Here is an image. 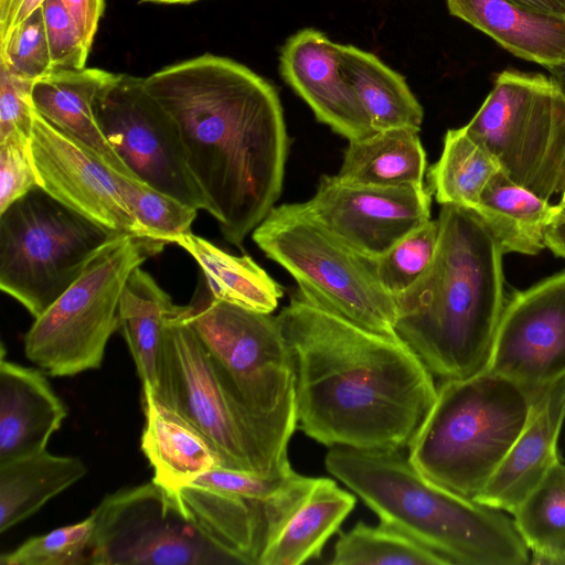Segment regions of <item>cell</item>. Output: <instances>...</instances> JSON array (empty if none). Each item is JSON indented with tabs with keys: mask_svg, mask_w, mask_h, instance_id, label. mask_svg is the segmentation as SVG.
Returning <instances> with one entry per match:
<instances>
[{
	"mask_svg": "<svg viewBox=\"0 0 565 565\" xmlns=\"http://www.w3.org/2000/svg\"><path fill=\"white\" fill-rule=\"evenodd\" d=\"M175 122L188 168L227 242L241 247L280 196L288 136L276 89L210 53L143 78Z\"/></svg>",
	"mask_w": 565,
	"mask_h": 565,
	"instance_id": "1",
	"label": "cell"
},
{
	"mask_svg": "<svg viewBox=\"0 0 565 565\" xmlns=\"http://www.w3.org/2000/svg\"><path fill=\"white\" fill-rule=\"evenodd\" d=\"M277 320L292 356L300 430L328 447H408L437 388L404 341L361 328L298 292Z\"/></svg>",
	"mask_w": 565,
	"mask_h": 565,
	"instance_id": "2",
	"label": "cell"
},
{
	"mask_svg": "<svg viewBox=\"0 0 565 565\" xmlns=\"http://www.w3.org/2000/svg\"><path fill=\"white\" fill-rule=\"evenodd\" d=\"M434 260L395 296V333L433 375L462 380L484 371L508 300L503 250L471 209L441 205Z\"/></svg>",
	"mask_w": 565,
	"mask_h": 565,
	"instance_id": "3",
	"label": "cell"
},
{
	"mask_svg": "<svg viewBox=\"0 0 565 565\" xmlns=\"http://www.w3.org/2000/svg\"><path fill=\"white\" fill-rule=\"evenodd\" d=\"M327 470L385 523L460 565H526L529 548L501 510L426 479L396 450L330 447Z\"/></svg>",
	"mask_w": 565,
	"mask_h": 565,
	"instance_id": "4",
	"label": "cell"
},
{
	"mask_svg": "<svg viewBox=\"0 0 565 565\" xmlns=\"http://www.w3.org/2000/svg\"><path fill=\"white\" fill-rule=\"evenodd\" d=\"M181 312L163 331L151 390L156 397L206 438L221 467L262 476L291 471L287 449L297 417L250 408Z\"/></svg>",
	"mask_w": 565,
	"mask_h": 565,
	"instance_id": "5",
	"label": "cell"
},
{
	"mask_svg": "<svg viewBox=\"0 0 565 565\" xmlns=\"http://www.w3.org/2000/svg\"><path fill=\"white\" fill-rule=\"evenodd\" d=\"M542 393L487 370L462 380H443L408 445L409 461L435 484L475 500L525 427Z\"/></svg>",
	"mask_w": 565,
	"mask_h": 565,
	"instance_id": "6",
	"label": "cell"
},
{
	"mask_svg": "<svg viewBox=\"0 0 565 565\" xmlns=\"http://www.w3.org/2000/svg\"><path fill=\"white\" fill-rule=\"evenodd\" d=\"M252 238L295 278L305 300L372 332L397 337L395 298L382 285L375 258L344 244L303 203L274 206Z\"/></svg>",
	"mask_w": 565,
	"mask_h": 565,
	"instance_id": "7",
	"label": "cell"
},
{
	"mask_svg": "<svg viewBox=\"0 0 565 565\" xmlns=\"http://www.w3.org/2000/svg\"><path fill=\"white\" fill-rule=\"evenodd\" d=\"M120 235L36 186L0 212V288L36 319Z\"/></svg>",
	"mask_w": 565,
	"mask_h": 565,
	"instance_id": "8",
	"label": "cell"
},
{
	"mask_svg": "<svg viewBox=\"0 0 565 565\" xmlns=\"http://www.w3.org/2000/svg\"><path fill=\"white\" fill-rule=\"evenodd\" d=\"M164 245L120 235L36 319L24 335L25 356L51 376L99 369L111 334L119 329L118 306L135 268Z\"/></svg>",
	"mask_w": 565,
	"mask_h": 565,
	"instance_id": "9",
	"label": "cell"
},
{
	"mask_svg": "<svg viewBox=\"0 0 565 565\" xmlns=\"http://www.w3.org/2000/svg\"><path fill=\"white\" fill-rule=\"evenodd\" d=\"M465 127L515 183L547 201L565 190V93L552 77L500 72Z\"/></svg>",
	"mask_w": 565,
	"mask_h": 565,
	"instance_id": "10",
	"label": "cell"
},
{
	"mask_svg": "<svg viewBox=\"0 0 565 565\" xmlns=\"http://www.w3.org/2000/svg\"><path fill=\"white\" fill-rule=\"evenodd\" d=\"M180 317L250 408L297 417L294 362L277 317L216 300L209 291Z\"/></svg>",
	"mask_w": 565,
	"mask_h": 565,
	"instance_id": "11",
	"label": "cell"
},
{
	"mask_svg": "<svg viewBox=\"0 0 565 565\" xmlns=\"http://www.w3.org/2000/svg\"><path fill=\"white\" fill-rule=\"evenodd\" d=\"M92 513L90 565L234 564L192 524L175 493L154 481L106 495Z\"/></svg>",
	"mask_w": 565,
	"mask_h": 565,
	"instance_id": "12",
	"label": "cell"
},
{
	"mask_svg": "<svg viewBox=\"0 0 565 565\" xmlns=\"http://www.w3.org/2000/svg\"><path fill=\"white\" fill-rule=\"evenodd\" d=\"M94 114L103 135L135 178L186 205L205 210L178 127L146 90L143 78L117 74L98 95Z\"/></svg>",
	"mask_w": 565,
	"mask_h": 565,
	"instance_id": "13",
	"label": "cell"
},
{
	"mask_svg": "<svg viewBox=\"0 0 565 565\" xmlns=\"http://www.w3.org/2000/svg\"><path fill=\"white\" fill-rule=\"evenodd\" d=\"M431 196L424 184L366 185L323 175L303 205L344 244L379 258L430 221Z\"/></svg>",
	"mask_w": 565,
	"mask_h": 565,
	"instance_id": "14",
	"label": "cell"
},
{
	"mask_svg": "<svg viewBox=\"0 0 565 565\" xmlns=\"http://www.w3.org/2000/svg\"><path fill=\"white\" fill-rule=\"evenodd\" d=\"M486 370L534 393L565 374V269L509 294Z\"/></svg>",
	"mask_w": 565,
	"mask_h": 565,
	"instance_id": "15",
	"label": "cell"
},
{
	"mask_svg": "<svg viewBox=\"0 0 565 565\" xmlns=\"http://www.w3.org/2000/svg\"><path fill=\"white\" fill-rule=\"evenodd\" d=\"M31 152L39 186L55 200L116 233L154 242L126 204L116 172L35 110Z\"/></svg>",
	"mask_w": 565,
	"mask_h": 565,
	"instance_id": "16",
	"label": "cell"
},
{
	"mask_svg": "<svg viewBox=\"0 0 565 565\" xmlns=\"http://www.w3.org/2000/svg\"><path fill=\"white\" fill-rule=\"evenodd\" d=\"M279 67L285 82L333 131L349 141L375 132L342 73L339 43L316 29H302L284 44Z\"/></svg>",
	"mask_w": 565,
	"mask_h": 565,
	"instance_id": "17",
	"label": "cell"
},
{
	"mask_svg": "<svg viewBox=\"0 0 565 565\" xmlns=\"http://www.w3.org/2000/svg\"><path fill=\"white\" fill-rule=\"evenodd\" d=\"M565 419V374L536 399L510 451L475 501L512 513L561 459L557 441Z\"/></svg>",
	"mask_w": 565,
	"mask_h": 565,
	"instance_id": "18",
	"label": "cell"
},
{
	"mask_svg": "<svg viewBox=\"0 0 565 565\" xmlns=\"http://www.w3.org/2000/svg\"><path fill=\"white\" fill-rule=\"evenodd\" d=\"M0 359V463L46 450L67 416L45 375Z\"/></svg>",
	"mask_w": 565,
	"mask_h": 565,
	"instance_id": "19",
	"label": "cell"
},
{
	"mask_svg": "<svg viewBox=\"0 0 565 565\" xmlns=\"http://www.w3.org/2000/svg\"><path fill=\"white\" fill-rule=\"evenodd\" d=\"M117 74L100 68L53 70L34 81V110L116 173L135 178L103 135L94 114L100 92ZM137 179V178H136Z\"/></svg>",
	"mask_w": 565,
	"mask_h": 565,
	"instance_id": "20",
	"label": "cell"
},
{
	"mask_svg": "<svg viewBox=\"0 0 565 565\" xmlns=\"http://www.w3.org/2000/svg\"><path fill=\"white\" fill-rule=\"evenodd\" d=\"M450 14L515 56L543 67L565 62V20L510 0H446Z\"/></svg>",
	"mask_w": 565,
	"mask_h": 565,
	"instance_id": "21",
	"label": "cell"
},
{
	"mask_svg": "<svg viewBox=\"0 0 565 565\" xmlns=\"http://www.w3.org/2000/svg\"><path fill=\"white\" fill-rule=\"evenodd\" d=\"M142 409L141 450L153 469L152 481L175 492L202 473L221 467L206 438L166 407L147 385H142Z\"/></svg>",
	"mask_w": 565,
	"mask_h": 565,
	"instance_id": "22",
	"label": "cell"
},
{
	"mask_svg": "<svg viewBox=\"0 0 565 565\" xmlns=\"http://www.w3.org/2000/svg\"><path fill=\"white\" fill-rule=\"evenodd\" d=\"M174 493L192 524L234 564H259L264 548L263 502L196 483Z\"/></svg>",
	"mask_w": 565,
	"mask_h": 565,
	"instance_id": "23",
	"label": "cell"
},
{
	"mask_svg": "<svg viewBox=\"0 0 565 565\" xmlns=\"http://www.w3.org/2000/svg\"><path fill=\"white\" fill-rule=\"evenodd\" d=\"M482 220L503 253L537 255L556 205L515 183L502 169L489 181L471 209Z\"/></svg>",
	"mask_w": 565,
	"mask_h": 565,
	"instance_id": "24",
	"label": "cell"
},
{
	"mask_svg": "<svg viewBox=\"0 0 565 565\" xmlns=\"http://www.w3.org/2000/svg\"><path fill=\"white\" fill-rule=\"evenodd\" d=\"M355 505V497L328 478H318L308 498L263 550L258 565H299L319 557Z\"/></svg>",
	"mask_w": 565,
	"mask_h": 565,
	"instance_id": "25",
	"label": "cell"
},
{
	"mask_svg": "<svg viewBox=\"0 0 565 565\" xmlns=\"http://www.w3.org/2000/svg\"><path fill=\"white\" fill-rule=\"evenodd\" d=\"M86 473L79 458L46 450L0 463V533L36 513Z\"/></svg>",
	"mask_w": 565,
	"mask_h": 565,
	"instance_id": "26",
	"label": "cell"
},
{
	"mask_svg": "<svg viewBox=\"0 0 565 565\" xmlns=\"http://www.w3.org/2000/svg\"><path fill=\"white\" fill-rule=\"evenodd\" d=\"M341 70L366 113L374 131L409 128L419 131L423 107L403 76L376 55L340 44Z\"/></svg>",
	"mask_w": 565,
	"mask_h": 565,
	"instance_id": "27",
	"label": "cell"
},
{
	"mask_svg": "<svg viewBox=\"0 0 565 565\" xmlns=\"http://www.w3.org/2000/svg\"><path fill=\"white\" fill-rule=\"evenodd\" d=\"M182 309L141 266L129 275L118 306L119 329L141 384L151 390L157 383V360L164 328Z\"/></svg>",
	"mask_w": 565,
	"mask_h": 565,
	"instance_id": "28",
	"label": "cell"
},
{
	"mask_svg": "<svg viewBox=\"0 0 565 565\" xmlns=\"http://www.w3.org/2000/svg\"><path fill=\"white\" fill-rule=\"evenodd\" d=\"M418 132L394 128L349 141L337 177L366 185H423L426 153Z\"/></svg>",
	"mask_w": 565,
	"mask_h": 565,
	"instance_id": "29",
	"label": "cell"
},
{
	"mask_svg": "<svg viewBox=\"0 0 565 565\" xmlns=\"http://www.w3.org/2000/svg\"><path fill=\"white\" fill-rule=\"evenodd\" d=\"M200 265L210 295L249 310L271 313L282 297L281 287L249 256H234L193 233L175 243Z\"/></svg>",
	"mask_w": 565,
	"mask_h": 565,
	"instance_id": "30",
	"label": "cell"
},
{
	"mask_svg": "<svg viewBox=\"0 0 565 565\" xmlns=\"http://www.w3.org/2000/svg\"><path fill=\"white\" fill-rule=\"evenodd\" d=\"M500 170L497 158L465 126L448 129L441 154L428 171L429 189L441 205L473 209Z\"/></svg>",
	"mask_w": 565,
	"mask_h": 565,
	"instance_id": "31",
	"label": "cell"
},
{
	"mask_svg": "<svg viewBox=\"0 0 565 565\" xmlns=\"http://www.w3.org/2000/svg\"><path fill=\"white\" fill-rule=\"evenodd\" d=\"M530 563L565 565V463L557 461L512 512Z\"/></svg>",
	"mask_w": 565,
	"mask_h": 565,
	"instance_id": "32",
	"label": "cell"
},
{
	"mask_svg": "<svg viewBox=\"0 0 565 565\" xmlns=\"http://www.w3.org/2000/svg\"><path fill=\"white\" fill-rule=\"evenodd\" d=\"M333 565H449L440 554L385 524L358 522L335 543Z\"/></svg>",
	"mask_w": 565,
	"mask_h": 565,
	"instance_id": "33",
	"label": "cell"
},
{
	"mask_svg": "<svg viewBox=\"0 0 565 565\" xmlns=\"http://www.w3.org/2000/svg\"><path fill=\"white\" fill-rule=\"evenodd\" d=\"M120 193L150 239L164 246L191 232L198 210L136 178L116 173Z\"/></svg>",
	"mask_w": 565,
	"mask_h": 565,
	"instance_id": "34",
	"label": "cell"
},
{
	"mask_svg": "<svg viewBox=\"0 0 565 565\" xmlns=\"http://www.w3.org/2000/svg\"><path fill=\"white\" fill-rule=\"evenodd\" d=\"M95 526L94 514L72 525L31 537L0 555L1 565H79L88 564Z\"/></svg>",
	"mask_w": 565,
	"mask_h": 565,
	"instance_id": "35",
	"label": "cell"
},
{
	"mask_svg": "<svg viewBox=\"0 0 565 565\" xmlns=\"http://www.w3.org/2000/svg\"><path fill=\"white\" fill-rule=\"evenodd\" d=\"M439 239V222L430 220L375 258L379 278L394 297L413 286L430 267Z\"/></svg>",
	"mask_w": 565,
	"mask_h": 565,
	"instance_id": "36",
	"label": "cell"
},
{
	"mask_svg": "<svg viewBox=\"0 0 565 565\" xmlns=\"http://www.w3.org/2000/svg\"><path fill=\"white\" fill-rule=\"evenodd\" d=\"M0 63L14 75L32 82L53 71L42 8L0 43Z\"/></svg>",
	"mask_w": 565,
	"mask_h": 565,
	"instance_id": "37",
	"label": "cell"
},
{
	"mask_svg": "<svg viewBox=\"0 0 565 565\" xmlns=\"http://www.w3.org/2000/svg\"><path fill=\"white\" fill-rule=\"evenodd\" d=\"M41 8L53 70L84 68L90 46L63 2L45 0Z\"/></svg>",
	"mask_w": 565,
	"mask_h": 565,
	"instance_id": "38",
	"label": "cell"
},
{
	"mask_svg": "<svg viewBox=\"0 0 565 565\" xmlns=\"http://www.w3.org/2000/svg\"><path fill=\"white\" fill-rule=\"evenodd\" d=\"M39 186L31 137L11 134L0 140V212Z\"/></svg>",
	"mask_w": 565,
	"mask_h": 565,
	"instance_id": "39",
	"label": "cell"
},
{
	"mask_svg": "<svg viewBox=\"0 0 565 565\" xmlns=\"http://www.w3.org/2000/svg\"><path fill=\"white\" fill-rule=\"evenodd\" d=\"M33 83L14 75L0 63V140L11 134L31 137L34 113L31 98Z\"/></svg>",
	"mask_w": 565,
	"mask_h": 565,
	"instance_id": "40",
	"label": "cell"
},
{
	"mask_svg": "<svg viewBox=\"0 0 565 565\" xmlns=\"http://www.w3.org/2000/svg\"><path fill=\"white\" fill-rule=\"evenodd\" d=\"M92 46L105 9V0H61Z\"/></svg>",
	"mask_w": 565,
	"mask_h": 565,
	"instance_id": "41",
	"label": "cell"
},
{
	"mask_svg": "<svg viewBox=\"0 0 565 565\" xmlns=\"http://www.w3.org/2000/svg\"><path fill=\"white\" fill-rule=\"evenodd\" d=\"M545 245L555 256L565 259V217L555 216L545 233Z\"/></svg>",
	"mask_w": 565,
	"mask_h": 565,
	"instance_id": "42",
	"label": "cell"
},
{
	"mask_svg": "<svg viewBox=\"0 0 565 565\" xmlns=\"http://www.w3.org/2000/svg\"><path fill=\"white\" fill-rule=\"evenodd\" d=\"M530 10L565 20L564 0H510Z\"/></svg>",
	"mask_w": 565,
	"mask_h": 565,
	"instance_id": "43",
	"label": "cell"
},
{
	"mask_svg": "<svg viewBox=\"0 0 565 565\" xmlns=\"http://www.w3.org/2000/svg\"><path fill=\"white\" fill-rule=\"evenodd\" d=\"M44 1L45 0H24L15 19L14 28L26 20L34 11L40 9Z\"/></svg>",
	"mask_w": 565,
	"mask_h": 565,
	"instance_id": "44",
	"label": "cell"
},
{
	"mask_svg": "<svg viewBox=\"0 0 565 565\" xmlns=\"http://www.w3.org/2000/svg\"><path fill=\"white\" fill-rule=\"evenodd\" d=\"M545 68L551 73V77L565 93V62L547 65Z\"/></svg>",
	"mask_w": 565,
	"mask_h": 565,
	"instance_id": "45",
	"label": "cell"
},
{
	"mask_svg": "<svg viewBox=\"0 0 565 565\" xmlns=\"http://www.w3.org/2000/svg\"><path fill=\"white\" fill-rule=\"evenodd\" d=\"M142 2L160 3V4H188L198 0H141Z\"/></svg>",
	"mask_w": 565,
	"mask_h": 565,
	"instance_id": "46",
	"label": "cell"
},
{
	"mask_svg": "<svg viewBox=\"0 0 565 565\" xmlns=\"http://www.w3.org/2000/svg\"><path fill=\"white\" fill-rule=\"evenodd\" d=\"M555 216H564L565 217V190L561 194L559 202L556 204V214H555Z\"/></svg>",
	"mask_w": 565,
	"mask_h": 565,
	"instance_id": "47",
	"label": "cell"
},
{
	"mask_svg": "<svg viewBox=\"0 0 565 565\" xmlns=\"http://www.w3.org/2000/svg\"><path fill=\"white\" fill-rule=\"evenodd\" d=\"M565 1V0H564Z\"/></svg>",
	"mask_w": 565,
	"mask_h": 565,
	"instance_id": "48",
	"label": "cell"
}]
</instances>
